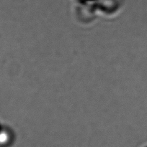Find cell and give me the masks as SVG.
<instances>
[{"label": "cell", "mask_w": 147, "mask_h": 147, "mask_svg": "<svg viewBox=\"0 0 147 147\" xmlns=\"http://www.w3.org/2000/svg\"><path fill=\"white\" fill-rule=\"evenodd\" d=\"M9 141V135L6 132H0V144H5Z\"/></svg>", "instance_id": "obj_1"}]
</instances>
